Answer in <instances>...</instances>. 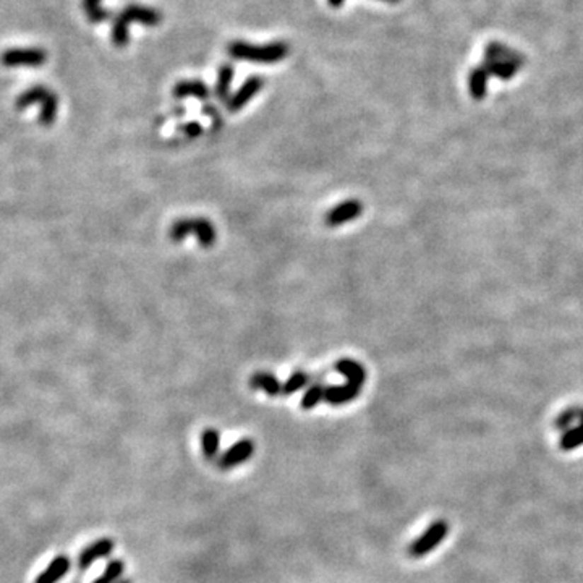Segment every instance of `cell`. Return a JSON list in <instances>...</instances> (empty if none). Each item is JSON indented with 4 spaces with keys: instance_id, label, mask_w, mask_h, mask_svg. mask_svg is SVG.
Wrapping results in <instances>:
<instances>
[{
    "instance_id": "cell-17",
    "label": "cell",
    "mask_w": 583,
    "mask_h": 583,
    "mask_svg": "<svg viewBox=\"0 0 583 583\" xmlns=\"http://www.w3.org/2000/svg\"><path fill=\"white\" fill-rule=\"evenodd\" d=\"M49 93H50L49 89L46 86H42V85L33 86V88L26 89V91H23L20 94L18 99H16L15 108H16V110H25L28 108H31V105H39L44 99L47 98Z\"/></svg>"
},
{
    "instance_id": "cell-4",
    "label": "cell",
    "mask_w": 583,
    "mask_h": 583,
    "mask_svg": "<svg viewBox=\"0 0 583 583\" xmlns=\"http://www.w3.org/2000/svg\"><path fill=\"white\" fill-rule=\"evenodd\" d=\"M0 62L7 69H39L47 62V52L39 47L7 49L0 55Z\"/></svg>"
},
{
    "instance_id": "cell-5",
    "label": "cell",
    "mask_w": 583,
    "mask_h": 583,
    "mask_svg": "<svg viewBox=\"0 0 583 583\" xmlns=\"http://www.w3.org/2000/svg\"><path fill=\"white\" fill-rule=\"evenodd\" d=\"M447 533H449V525H447L446 520H436V522L431 524L417 540L410 543V546H408V554L415 559L426 556V554L433 551L441 541H444Z\"/></svg>"
},
{
    "instance_id": "cell-3",
    "label": "cell",
    "mask_w": 583,
    "mask_h": 583,
    "mask_svg": "<svg viewBox=\"0 0 583 583\" xmlns=\"http://www.w3.org/2000/svg\"><path fill=\"white\" fill-rule=\"evenodd\" d=\"M171 238L173 242H182L188 235H195L203 248H209L216 242V229L207 219H180L171 227Z\"/></svg>"
},
{
    "instance_id": "cell-1",
    "label": "cell",
    "mask_w": 583,
    "mask_h": 583,
    "mask_svg": "<svg viewBox=\"0 0 583 583\" xmlns=\"http://www.w3.org/2000/svg\"><path fill=\"white\" fill-rule=\"evenodd\" d=\"M524 64L525 57L522 54L501 42H491L485 49L483 67L490 75H495L501 80H512L522 70Z\"/></svg>"
},
{
    "instance_id": "cell-10",
    "label": "cell",
    "mask_w": 583,
    "mask_h": 583,
    "mask_svg": "<svg viewBox=\"0 0 583 583\" xmlns=\"http://www.w3.org/2000/svg\"><path fill=\"white\" fill-rule=\"evenodd\" d=\"M362 211H363V206L360 201H357V200L344 201V203L337 204L328 212L326 224L330 227L342 226V224L350 222L353 221V219H357L362 214Z\"/></svg>"
},
{
    "instance_id": "cell-29",
    "label": "cell",
    "mask_w": 583,
    "mask_h": 583,
    "mask_svg": "<svg viewBox=\"0 0 583 583\" xmlns=\"http://www.w3.org/2000/svg\"><path fill=\"white\" fill-rule=\"evenodd\" d=\"M329 2V5L330 7H334V8H337V7H340L342 4H344V0H328Z\"/></svg>"
},
{
    "instance_id": "cell-24",
    "label": "cell",
    "mask_w": 583,
    "mask_h": 583,
    "mask_svg": "<svg viewBox=\"0 0 583 583\" xmlns=\"http://www.w3.org/2000/svg\"><path fill=\"white\" fill-rule=\"evenodd\" d=\"M110 35L112 42H114L117 47H125L127 44L130 42V25H128L120 15H117L114 18V23H112Z\"/></svg>"
},
{
    "instance_id": "cell-30",
    "label": "cell",
    "mask_w": 583,
    "mask_h": 583,
    "mask_svg": "<svg viewBox=\"0 0 583 583\" xmlns=\"http://www.w3.org/2000/svg\"><path fill=\"white\" fill-rule=\"evenodd\" d=\"M117 583H133V579H123V577H122V579Z\"/></svg>"
},
{
    "instance_id": "cell-19",
    "label": "cell",
    "mask_w": 583,
    "mask_h": 583,
    "mask_svg": "<svg viewBox=\"0 0 583 583\" xmlns=\"http://www.w3.org/2000/svg\"><path fill=\"white\" fill-rule=\"evenodd\" d=\"M579 426L565 431L562 437H560L559 446L562 451H574L583 444V408H579Z\"/></svg>"
},
{
    "instance_id": "cell-14",
    "label": "cell",
    "mask_w": 583,
    "mask_h": 583,
    "mask_svg": "<svg viewBox=\"0 0 583 583\" xmlns=\"http://www.w3.org/2000/svg\"><path fill=\"white\" fill-rule=\"evenodd\" d=\"M173 96H175L177 99H183V98H190V96H195L198 99H207L209 98V89H207V86L203 81L187 80V81L177 83L175 88H173Z\"/></svg>"
},
{
    "instance_id": "cell-26",
    "label": "cell",
    "mask_w": 583,
    "mask_h": 583,
    "mask_svg": "<svg viewBox=\"0 0 583 583\" xmlns=\"http://www.w3.org/2000/svg\"><path fill=\"white\" fill-rule=\"evenodd\" d=\"M308 383V374L304 371H295L292 376L285 381V384L282 386V394L284 396H292L295 392H299L300 389H304Z\"/></svg>"
},
{
    "instance_id": "cell-6",
    "label": "cell",
    "mask_w": 583,
    "mask_h": 583,
    "mask_svg": "<svg viewBox=\"0 0 583 583\" xmlns=\"http://www.w3.org/2000/svg\"><path fill=\"white\" fill-rule=\"evenodd\" d=\"M255 449L256 447L253 439L243 437V439L237 441L233 446L229 447L226 452L221 454V457L217 458V467L224 470V472L238 467V465L248 462L250 458L253 457Z\"/></svg>"
},
{
    "instance_id": "cell-16",
    "label": "cell",
    "mask_w": 583,
    "mask_h": 583,
    "mask_svg": "<svg viewBox=\"0 0 583 583\" xmlns=\"http://www.w3.org/2000/svg\"><path fill=\"white\" fill-rule=\"evenodd\" d=\"M487 78H490V73H487L485 67H476V69L470 71L468 88L473 99H483L486 96Z\"/></svg>"
},
{
    "instance_id": "cell-11",
    "label": "cell",
    "mask_w": 583,
    "mask_h": 583,
    "mask_svg": "<svg viewBox=\"0 0 583 583\" xmlns=\"http://www.w3.org/2000/svg\"><path fill=\"white\" fill-rule=\"evenodd\" d=\"M71 569V560L67 554H59L46 565L41 574H39L35 583H59L64 577L69 575Z\"/></svg>"
},
{
    "instance_id": "cell-7",
    "label": "cell",
    "mask_w": 583,
    "mask_h": 583,
    "mask_svg": "<svg viewBox=\"0 0 583 583\" xmlns=\"http://www.w3.org/2000/svg\"><path fill=\"white\" fill-rule=\"evenodd\" d=\"M115 543L112 538H99V540L89 543L81 549L76 558V567L80 570H88L98 560L109 558L114 553Z\"/></svg>"
},
{
    "instance_id": "cell-20",
    "label": "cell",
    "mask_w": 583,
    "mask_h": 583,
    "mask_svg": "<svg viewBox=\"0 0 583 583\" xmlns=\"http://www.w3.org/2000/svg\"><path fill=\"white\" fill-rule=\"evenodd\" d=\"M39 123H41L42 127H50L52 123L55 122V117H57V110H59V98L57 94L50 91L47 94V98L42 100L41 104H39Z\"/></svg>"
},
{
    "instance_id": "cell-9",
    "label": "cell",
    "mask_w": 583,
    "mask_h": 583,
    "mask_svg": "<svg viewBox=\"0 0 583 583\" xmlns=\"http://www.w3.org/2000/svg\"><path fill=\"white\" fill-rule=\"evenodd\" d=\"M119 15L127 21L128 25L142 23L144 26L154 28L162 21V15L161 12H158V10L144 7V5H137V4L128 5V7L123 8Z\"/></svg>"
},
{
    "instance_id": "cell-15",
    "label": "cell",
    "mask_w": 583,
    "mask_h": 583,
    "mask_svg": "<svg viewBox=\"0 0 583 583\" xmlns=\"http://www.w3.org/2000/svg\"><path fill=\"white\" fill-rule=\"evenodd\" d=\"M250 386L253 389L265 391L266 394L271 396V397H276L279 394H282V386H280L279 379L274 376V374L266 373V371L255 373L250 379Z\"/></svg>"
},
{
    "instance_id": "cell-22",
    "label": "cell",
    "mask_w": 583,
    "mask_h": 583,
    "mask_svg": "<svg viewBox=\"0 0 583 583\" xmlns=\"http://www.w3.org/2000/svg\"><path fill=\"white\" fill-rule=\"evenodd\" d=\"M125 572V562L122 559H110L103 574H100L93 583H117Z\"/></svg>"
},
{
    "instance_id": "cell-12",
    "label": "cell",
    "mask_w": 583,
    "mask_h": 583,
    "mask_svg": "<svg viewBox=\"0 0 583 583\" xmlns=\"http://www.w3.org/2000/svg\"><path fill=\"white\" fill-rule=\"evenodd\" d=\"M360 391L362 388L350 383L342 386H329V388H326V392H324V400L330 403V405H345V403L357 399Z\"/></svg>"
},
{
    "instance_id": "cell-13",
    "label": "cell",
    "mask_w": 583,
    "mask_h": 583,
    "mask_svg": "<svg viewBox=\"0 0 583 583\" xmlns=\"http://www.w3.org/2000/svg\"><path fill=\"white\" fill-rule=\"evenodd\" d=\"M335 369L344 374L347 378V383L358 386V388H362L364 381H366V369H364L358 362L350 360V358H342V360H339L335 363Z\"/></svg>"
},
{
    "instance_id": "cell-31",
    "label": "cell",
    "mask_w": 583,
    "mask_h": 583,
    "mask_svg": "<svg viewBox=\"0 0 583 583\" xmlns=\"http://www.w3.org/2000/svg\"><path fill=\"white\" fill-rule=\"evenodd\" d=\"M383 2H389V4H397V2H400V0H383Z\"/></svg>"
},
{
    "instance_id": "cell-28",
    "label": "cell",
    "mask_w": 583,
    "mask_h": 583,
    "mask_svg": "<svg viewBox=\"0 0 583 583\" xmlns=\"http://www.w3.org/2000/svg\"><path fill=\"white\" fill-rule=\"evenodd\" d=\"M183 133L188 134V137H198V134L201 133V125L196 122L187 123V125L183 127Z\"/></svg>"
},
{
    "instance_id": "cell-18",
    "label": "cell",
    "mask_w": 583,
    "mask_h": 583,
    "mask_svg": "<svg viewBox=\"0 0 583 583\" xmlns=\"http://www.w3.org/2000/svg\"><path fill=\"white\" fill-rule=\"evenodd\" d=\"M219 446H221V434L214 428H206L201 434V451L206 461H214L219 454Z\"/></svg>"
},
{
    "instance_id": "cell-8",
    "label": "cell",
    "mask_w": 583,
    "mask_h": 583,
    "mask_svg": "<svg viewBox=\"0 0 583 583\" xmlns=\"http://www.w3.org/2000/svg\"><path fill=\"white\" fill-rule=\"evenodd\" d=\"M262 85H265V80H262V76H250L248 80H246L237 93L233 94V96L229 98L227 100V109L231 112H238L240 109H243L246 104L250 103L251 99H253L258 93L261 91Z\"/></svg>"
},
{
    "instance_id": "cell-21",
    "label": "cell",
    "mask_w": 583,
    "mask_h": 583,
    "mask_svg": "<svg viewBox=\"0 0 583 583\" xmlns=\"http://www.w3.org/2000/svg\"><path fill=\"white\" fill-rule=\"evenodd\" d=\"M233 76H235V69L231 64H224L221 69H219L217 81H216V96L219 99H222V100L229 99Z\"/></svg>"
},
{
    "instance_id": "cell-23",
    "label": "cell",
    "mask_w": 583,
    "mask_h": 583,
    "mask_svg": "<svg viewBox=\"0 0 583 583\" xmlns=\"http://www.w3.org/2000/svg\"><path fill=\"white\" fill-rule=\"evenodd\" d=\"M83 10H85L88 20L94 25L108 21L112 16L109 10L100 5V0H83Z\"/></svg>"
},
{
    "instance_id": "cell-25",
    "label": "cell",
    "mask_w": 583,
    "mask_h": 583,
    "mask_svg": "<svg viewBox=\"0 0 583 583\" xmlns=\"http://www.w3.org/2000/svg\"><path fill=\"white\" fill-rule=\"evenodd\" d=\"M324 392H326V388L321 384L310 386L305 392L304 399H301V408H304V410H311V408H315L318 403L324 399Z\"/></svg>"
},
{
    "instance_id": "cell-27",
    "label": "cell",
    "mask_w": 583,
    "mask_h": 583,
    "mask_svg": "<svg viewBox=\"0 0 583 583\" xmlns=\"http://www.w3.org/2000/svg\"><path fill=\"white\" fill-rule=\"evenodd\" d=\"M577 420H579V407L567 408V410H564L556 418L554 426H556V429H560L565 433V431H569L572 428V425H574Z\"/></svg>"
},
{
    "instance_id": "cell-2",
    "label": "cell",
    "mask_w": 583,
    "mask_h": 583,
    "mask_svg": "<svg viewBox=\"0 0 583 583\" xmlns=\"http://www.w3.org/2000/svg\"><path fill=\"white\" fill-rule=\"evenodd\" d=\"M229 55L237 60L256 62V64H276L289 55V46L284 42H271L265 46H255L243 41L229 44Z\"/></svg>"
}]
</instances>
